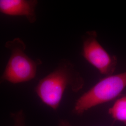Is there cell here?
Here are the masks:
<instances>
[{
    "mask_svg": "<svg viewBox=\"0 0 126 126\" xmlns=\"http://www.w3.org/2000/svg\"><path fill=\"white\" fill-rule=\"evenodd\" d=\"M84 80L74 65L64 61L38 83L35 91L43 103L52 108H59L63 95L68 87L77 92L83 87Z\"/></svg>",
    "mask_w": 126,
    "mask_h": 126,
    "instance_id": "obj_1",
    "label": "cell"
},
{
    "mask_svg": "<svg viewBox=\"0 0 126 126\" xmlns=\"http://www.w3.org/2000/svg\"><path fill=\"white\" fill-rule=\"evenodd\" d=\"M5 47L10 50L11 55L4 71L0 76V84L5 81L18 84L34 79L38 66L42 64L41 60H33L24 53L26 45L19 38L7 42Z\"/></svg>",
    "mask_w": 126,
    "mask_h": 126,
    "instance_id": "obj_2",
    "label": "cell"
},
{
    "mask_svg": "<svg viewBox=\"0 0 126 126\" xmlns=\"http://www.w3.org/2000/svg\"><path fill=\"white\" fill-rule=\"evenodd\" d=\"M126 87V72L106 76L77 100L74 112L80 114L90 108L115 99Z\"/></svg>",
    "mask_w": 126,
    "mask_h": 126,
    "instance_id": "obj_3",
    "label": "cell"
},
{
    "mask_svg": "<svg viewBox=\"0 0 126 126\" xmlns=\"http://www.w3.org/2000/svg\"><path fill=\"white\" fill-rule=\"evenodd\" d=\"M36 0H0V13L11 16H22L31 23L36 21Z\"/></svg>",
    "mask_w": 126,
    "mask_h": 126,
    "instance_id": "obj_5",
    "label": "cell"
},
{
    "mask_svg": "<svg viewBox=\"0 0 126 126\" xmlns=\"http://www.w3.org/2000/svg\"><path fill=\"white\" fill-rule=\"evenodd\" d=\"M59 126H72L67 121L64 120H62L59 122Z\"/></svg>",
    "mask_w": 126,
    "mask_h": 126,
    "instance_id": "obj_8",
    "label": "cell"
},
{
    "mask_svg": "<svg viewBox=\"0 0 126 126\" xmlns=\"http://www.w3.org/2000/svg\"><path fill=\"white\" fill-rule=\"evenodd\" d=\"M108 112L114 120L126 125V94L115 101Z\"/></svg>",
    "mask_w": 126,
    "mask_h": 126,
    "instance_id": "obj_6",
    "label": "cell"
},
{
    "mask_svg": "<svg viewBox=\"0 0 126 126\" xmlns=\"http://www.w3.org/2000/svg\"><path fill=\"white\" fill-rule=\"evenodd\" d=\"M82 55L84 59L106 76L113 75L117 66V58L104 49L97 40L95 31L86 32L83 36Z\"/></svg>",
    "mask_w": 126,
    "mask_h": 126,
    "instance_id": "obj_4",
    "label": "cell"
},
{
    "mask_svg": "<svg viewBox=\"0 0 126 126\" xmlns=\"http://www.w3.org/2000/svg\"><path fill=\"white\" fill-rule=\"evenodd\" d=\"M13 118L15 121L14 126H25L24 122V115L22 111L13 114Z\"/></svg>",
    "mask_w": 126,
    "mask_h": 126,
    "instance_id": "obj_7",
    "label": "cell"
}]
</instances>
